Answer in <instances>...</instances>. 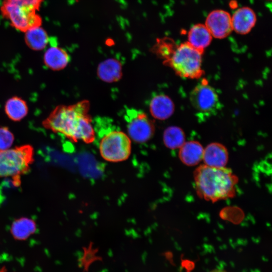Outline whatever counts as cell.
Here are the masks:
<instances>
[{"label":"cell","mask_w":272,"mask_h":272,"mask_svg":"<svg viewBox=\"0 0 272 272\" xmlns=\"http://www.w3.org/2000/svg\"><path fill=\"white\" fill-rule=\"evenodd\" d=\"M179 149V159L187 166L196 165L202 160L204 149L197 141L185 142Z\"/></svg>","instance_id":"15"},{"label":"cell","mask_w":272,"mask_h":272,"mask_svg":"<svg viewBox=\"0 0 272 272\" xmlns=\"http://www.w3.org/2000/svg\"><path fill=\"white\" fill-rule=\"evenodd\" d=\"M24 40L31 49L40 51L44 49L49 42L46 31L41 26L34 27L25 32Z\"/></svg>","instance_id":"18"},{"label":"cell","mask_w":272,"mask_h":272,"mask_svg":"<svg viewBox=\"0 0 272 272\" xmlns=\"http://www.w3.org/2000/svg\"><path fill=\"white\" fill-rule=\"evenodd\" d=\"M70 57L63 48L53 46L49 47L43 55V62L48 69L58 71L64 69L68 64Z\"/></svg>","instance_id":"13"},{"label":"cell","mask_w":272,"mask_h":272,"mask_svg":"<svg viewBox=\"0 0 272 272\" xmlns=\"http://www.w3.org/2000/svg\"><path fill=\"white\" fill-rule=\"evenodd\" d=\"M203 53L185 42L176 46L170 56L163 61V64L170 67L181 77L198 79L203 74L201 68Z\"/></svg>","instance_id":"4"},{"label":"cell","mask_w":272,"mask_h":272,"mask_svg":"<svg viewBox=\"0 0 272 272\" xmlns=\"http://www.w3.org/2000/svg\"><path fill=\"white\" fill-rule=\"evenodd\" d=\"M97 73L99 79L104 82H117L122 77L121 64L116 59H107L99 64Z\"/></svg>","instance_id":"16"},{"label":"cell","mask_w":272,"mask_h":272,"mask_svg":"<svg viewBox=\"0 0 272 272\" xmlns=\"http://www.w3.org/2000/svg\"><path fill=\"white\" fill-rule=\"evenodd\" d=\"M34 149L29 145L0 150V177H15L26 173L33 161Z\"/></svg>","instance_id":"5"},{"label":"cell","mask_w":272,"mask_h":272,"mask_svg":"<svg viewBox=\"0 0 272 272\" xmlns=\"http://www.w3.org/2000/svg\"><path fill=\"white\" fill-rule=\"evenodd\" d=\"M268 1H270V0H268Z\"/></svg>","instance_id":"25"},{"label":"cell","mask_w":272,"mask_h":272,"mask_svg":"<svg viewBox=\"0 0 272 272\" xmlns=\"http://www.w3.org/2000/svg\"><path fill=\"white\" fill-rule=\"evenodd\" d=\"M149 108L153 117L163 120L168 119L173 114L175 106L169 97L165 94H159L152 98Z\"/></svg>","instance_id":"12"},{"label":"cell","mask_w":272,"mask_h":272,"mask_svg":"<svg viewBox=\"0 0 272 272\" xmlns=\"http://www.w3.org/2000/svg\"><path fill=\"white\" fill-rule=\"evenodd\" d=\"M205 25L212 37L217 39L225 38L233 31L231 16L223 10L211 11L206 18Z\"/></svg>","instance_id":"9"},{"label":"cell","mask_w":272,"mask_h":272,"mask_svg":"<svg viewBox=\"0 0 272 272\" xmlns=\"http://www.w3.org/2000/svg\"><path fill=\"white\" fill-rule=\"evenodd\" d=\"M14 141V135L6 126L0 127V150L10 149Z\"/></svg>","instance_id":"22"},{"label":"cell","mask_w":272,"mask_h":272,"mask_svg":"<svg viewBox=\"0 0 272 272\" xmlns=\"http://www.w3.org/2000/svg\"><path fill=\"white\" fill-rule=\"evenodd\" d=\"M189 99L192 106L198 112L207 115L216 113L220 107L216 91L205 79L191 91Z\"/></svg>","instance_id":"8"},{"label":"cell","mask_w":272,"mask_h":272,"mask_svg":"<svg viewBox=\"0 0 272 272\" xmlns=\"http://www.w3.org/2000/svg\"><path fill=\"white\" fill-rule=\"evenodd\" d=\"M99 144L100 154L105 160L119 162L127 160L131 154V144L128 135L118 129L105 130Z\"/></svg>","instance_id":"6"},{"label":"cell","mask_w":272,"mask_h":272,"mask_svg":"<svg viewBox=\"0 0 272 272\" xmlns=\"http://www.w3.org/2000/svg\"><path fill=\"white\" fill-rule=\"evenodd\" d=\"M209 272H227V271L221 269H215L210 271Z\"/></svg>","instance_id":"24"},{"label":"cell","mask_w":272,"mask_h":272,"mask_svg":"<svg viewBox=\"0 0 272 272\" xmlns=\"http://www.w3.org/2000/svg\"><path fill=\"white\" fill-rule=\"evenodd\" d=\"M90 103L82 100L69 105H59L42 121L45 129L59 133L71 141L90 144L95 139V131L89 114Z\"/></svg>","instance_id":"1"},{"label":"cell","mask_w":272,"mask_h":272,"mask_svg":"<svg viewBox=\"0 0 272 272\" xmlns=\"http://www.w3.org/2000/svg\"><path fill=\"white\" fill-rule=\"evenodd\" d=\"M44 0H3L0 8L2 16L11 26L22 32L40 27L42 19L37 12Z\"/></svg>","instance_id":"3"},{"label":"cell","mask_w":272,"mask_h":272,"mask_svg":"<svg viewBox=\"0 0 272 272\" xmlns=\"http://www.w3.org/2000/svg\"><path fill=\"white\" fill-rule=\"evenodd\" d=\"M196 193L203 199L217 201L235 196L237 177L227 168L198 166L193 173Z\"/></svg>","instance_id":"2"},{"label":"cell","mask_w":272,"mask_h":272,"mask_svg":"<svg viewBox=\"0 0 272 272\" xmlns=\"http://www.w3.org/2000/svg\"><path fill=\"white\" fill-rule=\"evenodd\" d=\"M237 3L236 1H231V2L229 3V5L231 8L233 9H235L237 8Z\"/></svg>","instance_id":"23"},{"label":"cell","mask_w":272,"mask_h":272,"mask_svg":"<svg viewBox=\"0 0 272 272\" xmlns=\"http://www.w3.org/2000/svg\"><path fill=\"white\" fill-rule=\"evenodd\" d=\"M4 110L9 119L19 121L27 116L29 108L25 100L18 96H13L6 102Z\"/></svg>","instance_id":"17"},{"label":"cell","mask_w":272,"mask_h":272,"mask_svg":"<svg viewBox=\"0 0 272 272\" xmlns=\"http://www.w3.org/2000/svg\"><path fill=\"white\" fill-rule=\"evenodd\" d=\"M36 230L35 221L28 218H21L15 220L11 227V233L18 240H25Z\"/></svg>","instance_id":"19"},{"label":"cell","mask_w":272,"mask_h":272,"mask_svg":"<svg viewBox=\"0 0 272 272\" xmlns=\"http://www.w3.org/2000/svg\"><path fill=\"white\" fill-rule=\"evenodd\" d=\"M176 46L174 40L170 38H158L152 50L164 61L170 56Z\"/></svg>","instance_id":"21"},{"label":"cell","mask_w":272,"mask_h":272,"mask_svg":"<svg viewBox=\"0 0 272 272\" xmlns=\"http://www.w3.org/2000/svg\"><path fill=\"white\" fill-rule=\"evenodd\" d=\"M124 118L126 123L128 136L134 142L143 143L149 141L155 132L153 122L143 111L133 108L125 111Z\"/></svg>","instance_id":"7"},{"label":"cell","mask_w":272,"mask_h":272,"mask_svg":"<svg viewBox=\"0 0 272 272\" xmlns=\"http://www.w3.org/2000/svg\"><path fill=\"white\" fill-rule=\"evenodd\" d=\"M212 38L205 24H197L192 26L189 30L187 42L194 48L203 52L211 44Z\"/></svg>","instance_id":"14"},{"label":"cell","mask_w":272,"mask_h":272,"mask_svg":"<svg viewBox=\"0 0 272 272\" xmlns=\"http://www.w3.org/2000/svg\"><path fill=\"white\" fill-rule=\"evenodd\" d=\"M232 29L241 35L249 33L256 22V15L249 7H244L237 9L231 16Z\"/></svg>","instance_id":"10"},{"label":"cell","mask_w":272,"mask_h":272,"mask_svg":"<svg viewBox=\"0 0 272 272\" xmlns=\"http://www.w3.org/2000/svg\"><path fill=\"white\" fill-rule=\"evenodd\" d=\"M202 160L205 165L214 167H224L228 160L226 148L219 143H212L203 150Z\"/></svg>","instance_id":"11"},{"label":"cell","mask_w":272,"mask_h":272,"mask_svg":"<svg viewBox=\"0 0 272 272\" xmlns=\"http://www.w3.org/2000/svg\"><path fill=\"white\" fill-rule=\"evenodd\" d=\"M163 143L168 149H179L185 142V135L183 130L176 126L166 128L163 133Z\"/></svg>","instance_id":"20"}]
</instances>
